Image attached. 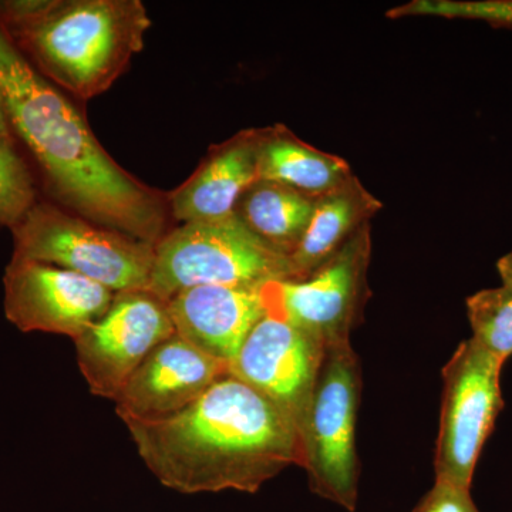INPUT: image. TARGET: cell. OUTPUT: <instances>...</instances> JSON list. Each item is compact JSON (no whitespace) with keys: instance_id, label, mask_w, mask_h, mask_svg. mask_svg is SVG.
<instances>
[{"instance_id":"1","label":"cell","mask_w":512,"mask_h":512,"mask_svg":"<svg viewBox=\"0 0 512 512\" xmlns=\"http://www.w3.org/2000/svg\"><path fill=\"white\" fill-rule=\"evenodd\" d=\"M0 93L13 134L35 157L60 207L156 247L165 235L168 198L109 156L72 101L37 72L2 26Z\"/></svg>"},{"instance_id":"2","label":"cell","mask_w":512,"mask_h":512,"mask_svg":"<svg viewBox=\"0 0 512 512\" xmlns=\"http://www.w3.org/2000/svg\"><path fill=\"white\" fill-rule=\"evenodd\" d=\"M124 424L148 470L181 494H254L302 463L295 420L232 375L168 419Z\"/></svg>"},{"instance_id":"3","label":"cell","mask_w":512,"mask_h":512,"mask_svg":"<svg viewBox=\"0 0 512 512\" xmlns=\"http://www.w3.org/2000/svg\"><path fill=\"white\" fill-rule=\"evenodd\" d=\"M150 26L140 0H46L37 15L2 28L50 83L90 100L119 79Z\"/></svg>"},{"instance_id":"4","label":"cell","mask_w":512,"mask_h":512,"mask_svg":"<svg viewBox=\"0 0 512 512\" xmlns=\"http://www.w3.org/2000/svg\"><path fill=\"white\" fill-rule=\"evenodd\" d=\"M295 279L291 258L272 248L237 215L191 222L165 234L147 291L167 302L195 286H256Z\"/></svg>"},{"instance_id":"5","label":"cell","mask_w":512,"mask_h":512,"mask_svg":"<svg viewBox=\"0 0 512 512\" xmlns=\"http://www.w3.org/2000/svg\"><path fill=\"white\" fill-rule=\"evenodd\" d=\"M13 256L55 265L114 293L150 285L156 247L101 227L53 202L37 201L12 229Z\"/></svg>"},{"instance_id":"6","label":"cell","mask_w":512,"mask_h":512,"mask_svg":"<svg viewBox=\"0 0 512 512\" xmlns=\"http://www.w3.org/2000/svg\"><path fill=\"white\" fill-rule=\"evenodd\" d=\"M362 370L352 343L325 349L299 424L302 463L313 493L355 512L359 460L356 420Z\"/></svg>"},{"instance_id":"7","label":"cell","mask_w":512,"mask_h":512,"mask_svg":"<svg viewBox=\"0 0 512 512\" xmlns=\"http://www.w3.org/2000/svg\"><path fill=\"white\" fill-rule=\"evenodd\" d=\"M370 255L372 235L366 224L306 278L265 284L268 315L285 320L323 349L350 342L370 295Z\"/></svg>"},{"instance_id":"8","label":"cell","mask_w":512,"mask_h":512,"mask_svg":"<svg viewBox=\"0 0 512 512\" xmlns=\"http://www.w3.org/2000/svg\"><path fill=\"white\" fill-rule=\"evenodd\" d=\"M503 366L471 338L460 343L444 366L436 481L470 490L485 441L504 409Z\"/></svg>"},{"instance_id":"9","label":"cell","mask_w":512,"mask_h":512,"mask_svg":"<svg viewBox=\"0 0 512 512\" xmlns=\"http://www.w3.org/2000/svg\"><path fill=\"white\" fill-rule=\"evenodd\" d=\"M174 335L167 302L147 289L117 292L106 315L74 340L77 365L90 392L114 402L138 366Z\"/></svg>"},{"instance_id":"10","label":"cell","mask_w":512,"mask_h":512,"mask_svg":"<svg viewBox=\"0 0 512 512\" xmlns=\"http://www.w3.org/2000/svg\"><path fill=\"white\" fill-rule=\"evenodd\" d=\"M5 315L22 332L80 338L109 311L114 292L55 265L12 256L6 268Z\"/></svg>"},{"instance_id":"11","label":"cell","mask_w":512,"mask_h":512,"mask_svg":"<svg viewBox=\"0 0 512 512\" xmlns=\"http://www.w3.org/2000/svg\"><path fill=\"white\" fill-rule=\"evenodd\" d=\"M325 349L285 320L266 315L249 333L229 375L301 424Z\"/></svg>"},{"instance_id":"12","label":"cell","mask_w":512,"mask_h":512,"mask_svg":"<svg viewBox=\"0 0 512 512\" xmlns=\"http://www.w3.org/2000/svg\"><path fill=\"white\" fill-rule=\"evenodd\" d=\"M228 375V363L174 335L158 345L127 380L114 399L116 412L123 423L168 419Z\"/></svg>"},{"instance_id":"13","label":"cell","mask_w":512,"mask_h":512,"mask_svg":"<svg viewBox=\"0 0 512 512\" xmlns=\"http://www.w3.org/2000/svg\"><path fill=\"white\" fill-rule=\"evenodd\" d=\"M265 285H205L167 301L175 332L201 352L231 365L252 329L268 315Z\"/></svg>"},{"instance_id":"14","label":"cell","mask_w":512,"mask_h":512,"mask_svg":"<svg viewBox=\"0 0 512 512\" xmlns=\"http://www.w3.org/2000/svg\"><path fill=\"white\" fill-rule=\"evenodd\" d=\"M258 181V130H244L211 148L198 170L168 195L175 220L208 222L234 215L242 192Z\"/></svg>"},{"instance_id":"15","label":"cell","mask_w":512,"mask_h":512,"mask_svg":"<svg viewBox=\"0 0 512 512\" xmlns=\"http://www.w3.org/2000/svg\"><path fill=\"white\" fill-rule=\"evenodd\" d=\"M382 207L355 175L318 198L301 244L291 255L295 279L306 278L325 264Z\"/></svg>"},{"instance_id":"16","label":"cell","mask_w":512,"mask_h":512,"mask_svg":"<svg viewBox=\"0 0 512 512\" xmlns=\"http://www.w3.org/2000/svg\"><path fill=\"white\" fill-rule=\"evenodd\" d=\"M352 175L348 161L318 150L282 124L258 130V180L275 181L318 200Z\"/></svg>"},{"instance_id":"17","label":"cell","mask_w":512,"mask_h":512,"mask_svg":"<svg viewBox=\"0 0 512 512\" xmlns=\"http://www.w3.org/2000/svg\"><path fill=\"white\" fill-rule=\"evenodd\" d=\"M315 202L284 184L258 180L242 192L234 214L256 237L291 258L308 229Z\"/></svg>"},{"instance_id":"18","label":"cell","mask_w":512,"mask_h":512,"mask_svg":"<svg viewBox=\"0 0 512 512\" xmlns=\"http://www.w3.org/2000/svg\"><path fill=\"white\" fill-rule=\"evenodd\" d=\"M473 339L501 363L512 356V291L507 286L483 289L467 299Z\"/></svg>"},{"instance_id":"19","label":"cell","mask_w":512,"mask_h":512,"mask_svg":"<svg viewBox=\"0 0 512 512\" xmlns=\"http://www.w3.org/2000/svg\"><path fill=\"white\" fill-rule=\"evenodd\" d=\"M35 181L13 141L0 140V227L12 231L32 210Z\"/></svg>"},{"instance_id":"20","label":"cell","mask_w":512,"mask_h":512,"mask_svg":"<svg viewBox=\"0 0 512 512\" xmlns=\"http://www.w3.org/2000/svg\"><path fill=\"white\" fill-rule=\"evenodd\" d=\"M410 15L483 20L494 26L512 28V0H416L387 13L392 19Z\"/></svg>"},{"instance_id":"21","label":"cell","mask_w":512,"mask_h":512,"mask_svg":"<svg viewBox=\"0 0 512 512\" xmlns=\"http://www.w3.org/2000/svg\"><path fill=\"white\" fill-rule=\"evenodd\" d=\"M413 512H481L468 488L436 481Z\"/></svg>"},{"instance_id":"22","label":"cell","mask_w":512,"mask_h":512,"mask_svg":"<svg viewBox=\"0 0 512 512\" xmlns=\"http://www.w3.org/2000/svg\"><path fill=\"white\" fill-rule=\"evenodd\" d=\"M497 271L503 285L512 291V251L500 258V261L497 262Z\"/></svg>"},{"instance_id":"23","label":"cell","mask_w":512,"mask_h":512,"mask_svg":"<svg viewBox=\"0 0 512 512\" xmlns=\"http://www.w3.org/2000/svg\"><path fill=\"white\" fill-rule=\"evenodd\" d=\"M0 140L13 141V131L10 127L8 113H6L5 101L0 93Z\"/></svg>"}]
</instances>
